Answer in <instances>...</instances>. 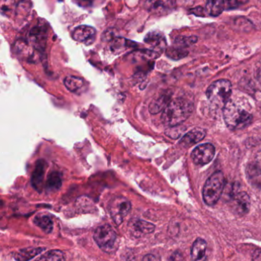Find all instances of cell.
Returning a JSON list of instances; mask_svg holds the SVG:
<instances>
[{"mask_svg":"<svg viewBox=\"0 0 261 261\" xmlns=\"http://www.w3.org/2000/svg\"><path fill=\"white\" fill-rule=\"evenodd\" d=\"M193 113V104L182 98L172 100L162 111L161 119L169 127L182 125Z\"/></svg>","mask_w":261,"mask_h":261,"instance_id":"obj_1","label":"cell"},{"mask_svg":"<svg viewBox=\"0 0 261 261\" xmlns=\"http://www.w3.org/2000/svg\"><path fill=\"white\" fill-rule=\"evenodd\" d=\"M223 112L225 123L231 130L244 129L253 120L251 113L234 101H228L224 107Z\"/></svg>","mask_w":261,"mask_h":261,"instance_id":"obj_2","label":"cell"},{"mask_svg":"<svg viewBox=\"0 0 261 261\" xmlns=\"http://www.w3.org/2000/svg\"><path fill=\"white\" fill-rule=\"evenodd\" d=\"M225 186V179L222 172H216L211 175L204 186L203 199L208 205H216L224 192Z\"/></svg>","mask_w":261,"mask_h":261,"instance_id":"obj_3","label":"cell"},{"mask_svg":"<svg viewBox=\"0 0 261 261\" xmlns=\"http://www.w3.org/2000/svg\"><path fill=\"white\" fill-rule=\"evenodd\" d=\"M232 92V85L228 80H219L211 84L206 91L210 102L218 108L225 107L229 101Z\"/></svg>","mask_w":261,"mask_h":261,"instance_id":"obj_4","label":"cell"},{"mask_svg":"<svg viewBox=\"0 0 261 261\" xmlns=\"http://www.w3.org/2000/svg\"><path fill=\"white\" fill-rule=\"evenodd\" d=\"M93 239L99 248L105 252H112L116 248L117 236L110 225L98 227L93 233Z\"/></svg>","mask_w":261,"mask_h":261,"instance_id":"obj_5","label":"cell"},{"mask_svg":"<svg viewBox=\"0 0 261 261\" xmlns=\"http://www.w3.org/2000/svg\"><path fill=\"white\" fill-rule=\"evenodd\" d=\"M131 210V203L127 198L117 196L110 201L109 211L116 225H121L126 216Z\"/></svg>","mask_w":261,"mask_h":261,"instance_id":"obj_6","label":"cell"},{"mask_svg":"<svg viewBox=\"0 0 261 261\" xmlns=\"http://www.w3.org/2000/svg\"><path fill=\"white\" fill-rule=\"evenodd\" d=\"M230 207L234 214L244 216L249 213L251 199L245 192H239L230 199Z\"/></svg>","mask_w":261,"mask_h":261,"instance_id":"obj_7","label":"cell"},{"mask_svg":"<svg viewBox=\"0 0 261 261\" xmlns=\"http://www.w3.org/2000/svg\"><path fill=\"white\" fill-rule=\"evenodd\" d=\"M216 154V148L211 144H203L198 146L192 153V159L197 165L208 164Z\"/></svg>","mask_w":261,"mask_h":261,"instance_id":"obj_8","label":"cell"},{"mask_svg":"<svg viewBox=\"0 0 261 261\" xmlns=\"http://www.w3.org/2000/svg\"><path fill=\"white\" fill-rule=\"evenodd\" d=\"M145 7L150 13L155 15H163L173 10L174 0H145Z\"/></svg>","mask_w":261,"mask_h":261,"instance_id":"obj_9","label":"cell"},{"mask_svg":"<svg viewBox=\"0 0 261 261\" xmlns=\"http://www.w3.org/2000/svg\"><path fill=\"white\" fill-rule=\"evenodd\" d=\"M95 37H96V31L90 26H78L74 31V39L78 42L84 43L87 45L92 44L94 41Z\"/></svg>","mask_w":261,"mask_h":261,"instance_id":"obj_10","label":"cell"},{"mask_svg":"<svg viewBox=\"0 0 261 261\" xmlns=\"http://www.w3.org/2000/svg\"><path fill=\"white\" fill-rule=\"evenodd\" d=\"M46 170V163L44 160H39L35 164V170L32 173L31 182L35 190L41 193L44 182V173Z\"/></svg>","mask_w":261,"mask_h":261,"instance_id":"obj_11","label":"cell"},{"mask_svg":"<svg viewBox=\"0 0 261 261\" xmlns=\"http://www.w3.org/2000/svg\"><path fill=\"white\" fill-rule=\"evenodd\" d=\"M145 43L151 46L154 51L161 54L167 46V41L163 35L159 32H152L147 34L144 39Z\"/></svg>","mask_w":261,"mask_h":261,"instance_id":"obj_12","label":"cell"},{"mask_svg":"<svg viewBox=\"0 0 261 261\" xmlns=\"http://www.w3.org/2000/svg\"><path fill=\"white\" fill-rule=\"evenodd\" d=\"M205 135H206L205 130L202 129V128H196L184 135L181 141H179V144L182 147L188 148L202 141Z\"/></svg>","mask_w":261,"mask_h":261,"instance_id":"obj_13","label":"cell"},{"mask_svg":"<svg viewBox=\"0 0 261 261\" xmlns=\"http://www.w3.org/2000/svg\"><path fill=\"white\" fill-rule=\"evenodd\" d=\"M172 93L170 91L161 94L156 99H153L149 106V111L151 114H158L163 111L171 102Z\"/></svg>","mask_w":261,"mask_h":261,"instance_id":"obj_14","label":"cell"},{"mask_svg":"<svg viewBox=\"0 0 261 261\" xmlns=\"http://www.w3.org/2000/svg\"><path fill=\"white\" fill-rule=\"evenodd\" d=\"M207 243L204 239H197L193 243L191 251L193 261H206Z\"/></svg>","mask_w":261,"mask_h":261,"instance_id":"obj_15","label":"cell"},{"mask_svg":"<svg viewBox=\"0 0 261 261\" xmlns=\"http://www.w3.org/2000/svg\"><path fill=\"white\" fill-rule=\"evenodd\" d=\"M62 185V179L61 173L58 172H52L49 175L45 184V189L47 192H56L59 190Z\"/></svg>","mask_w":261,"mask_h":261,"instance_id":"obj_16","label":"cell"},{"mask_svg":"<svg viewBox=\"0 0 261 261\" xmlns=\"http://www.w3.org/2000/svg\"><path fill=\"white\" fill-rule=\"evenodd\" d=\"M44 250V248H42L21 249L15 253L14 257L17 261H29L41 254Z\"/></svg>","mask_w":261,"mask_h":261,"instance_id":"obj_17","label":"cell"},{"mask_svg":"<svg viewBox=\"0 0 261 261\" xmlns=\"http://www.w3.org/2000/svg\"><path fill=\"white\" fill-rule=\"evenodd\" d=\"M225 7V0H207L205 9L208 15L217 17L222 13Z\"/></svg>","mask_w":261,"mask_h":261,"instance_id":"obj_18","label":"cell"},{"mask_svg":"<svg viewBox=\"0 0 261 261\" xmlns=\"http://www.w3.org/2000/svg\"><path fill=\"white\" fill-rule=\"evenodd\" d=\"M34 222L47 234L52 232L53 230V222L49 216L45 215H38L34 219Z\"/></svg>","mask_w":261,"mask_h":261,"instance_id":"obj_19","label":"cell"},{"mask_svg":"<svg viewBox=\"0 0 261 261\" xmlns=\"http://www.w3.org/2000/svg\"><path fill=\"white\" fill-rule=\"evenodd\" d=\"M131 43L130 41L126 40L125 38L116 37V38H113V39H111L110 48H111L113 53L120 54L124 51L126 49L128 48Z\"/></svg>","mask_w":261,"mask_h":261,"instance_id":"obj_20","label":"cell"},{"mask_svg":"<svg viewBox=\"0 0 261 261\" xmlns=\"http://www.w3.org/2000/svg\"><path fill=\"white\" fill-rule=\"evenodd\" d=\"M64 84L67 90L75 93L84 86V81L78 76H69L64 79Z\"/></svg>","mask_w":261,"mask_h":261,"instance_id":"obj_21","label":"cell"},{"mask_svg":"<svg viewBox=\"0 0 261 261\" xmlns=\"http://www.w3.org/2000/svg\"><path fill=\"white\" fill-rule=\"evenodd\" d=\"M188 55V50L181 47H170L167 50V55L173 60H180Z\"/></svg>","mask_w":261,"mask_h":261,"instance_id":"obj_22","label":"cell"},{"mask_svg":"<svg viewBox=\"0 0 261 261\" xmlns=\"http://www.w3.org/2000/svg\"><path fill=\"white\" fill-rule=\"evenodd\" d=\"M35 261H65V257L61 251L52 250V251H48Z\"/></svg>","mask_w":261,"mask_h":261,"instance_id":"obj_23","label":"cell"},{"mask_svg":"<svg viewBox=\"0 0 261 261\" xmlns=\"http://www.w3.org/2000/svg\"><path fill=\"white\" fill-rule=\"evenodd\" d=\"M134 228L142 234H150L155 230V225L146 221L138 220L135 222Z\"/></svg>","mask_w":261,"mask_h":261,"instance_id":"obj_24","label":"cell"},{"mask_svg":"<svg viewBox=\"0 0 261 261\" xmlns=\"http://www.w3.org/2000/svg\"><path fill=\"white\" fill-rule=\"evenodd\" d=\"M186 128L182 125H176V126L170 127L165 130V134L172 139H177L182 137Z\"/></svg>","mask_w":261,"mask_h":261,"instance_id":"obj_25","label":"cell"},{"mask_svg":"<svg viewBox=\"0 0 261 261\" xmlns=\"http://www.w3.org/2000/svg\"><path fill=\"white\" fill-rule=\"evenodd\" d=\"M197 41V38L195 36L185 37L181 36L176 38V44L178 47H184L191 45Z\"/></svg>","mask_w":261,"mask_h":261,"instance_id":"obj_26","label":"cell"},{"mask_svg":"<svg viewBox=\"0 0 261 261\" xmlns=\"http://www.w3.org/2000/svg\"><path fill=\"white\" fill-rule=\"evenodd\" d=\"M248 176L251 180H255V184H260L261 180V170L256 166L248 168Z\"/></svg>","mask_w":261,"mask_h":261,"instance_id":"obj_27","label":"cell"},{"mask_svg":"<svg viewBox=\"0 0 261 261\" xmlns=\"http://www.w3.org/2000/svg\"><path fill=\"white\" fill-rule=\"evenodd\" d=\"M242 3V0H225V6L228 9H234Z\"/></svg>","mask_w":261,"mask_h":261,"instance_id":"obj_28","label":"cell"},{"mask_svg":"<svg viewBox=\"0 0 261 261\" xmlns=\"http://www.w3.org/2000/svg\"><path fill=\"white\" fill-rule=\"evenodd\" d=\"M168 261H185L184 260L183 256L179 251H176L173 253L170 257H169Z\"/></svg>","mask_w":261,"mask_h":261,"instance_id":"obj_29","label":"cell"},{"mask_svg":"<svg viewBox=\"0 0 261 261\" xmlns=\"http://www.w3.org/2000/svg\"><path fill=\"white\" fill-rule=\"evenodd\" d=\"M143 261H160L156 256L153 255V254H147L143 259Z\"/></svg>","mask_w":261,"mask_h":261,"instance_id":"obj_30","label":"cell"},{"mask_svg":"<svg viewBox=\"0 0 261 261\" xmlns=\"http://www.w3.org/2000/svg\"><path fill=\"white\" fill-rule=\"evenodd\" d=\"M253 260L254 261H261V250L256 251L253 256Z\"/></svg>","mask_w":261,"mask_h":261,"instance_id":"obj_31","label":"cell"},{"mask_svg":"<svg viewBox=\"0 0 261 261\" xmlns=\"http://www.w3.org/2000/svg\"><path fill=\"white\" fill-rule=\"evenodd\" d=\"M257 79H258L259 82L261 84V69L258 70V73H257Z\"/></svg>","mask_w":261,"mask_h":261,"instance_id":"obj_32","label":"cell"}]
</instances>
